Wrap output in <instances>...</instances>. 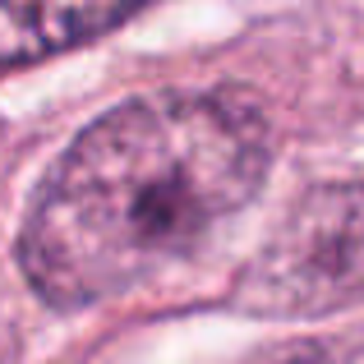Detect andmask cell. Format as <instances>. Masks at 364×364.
<instances>
[{
    "label": "cell",
    "mask_w": 364,
    "mask_h": 364,
    "mask_svg": "<svg viewBox=\"0 0 364 364\" xmlns=\"http://www.w3.org/2000/svg\"><path fill=\"white\" fill-rule=\"evenodd\" d=\"M267 171L272 124L249 92L129 97L51 161L18 231V267L60 314L120 300L231 226Z\"/></svg>",
    "instance_id": "1"
},
{
    "label": "cell",
    "mask_w": 364,
    "mask_h": 364,
    "mask_svg": "<svg viewBox=\"0 0 364 364\" xmlns=\"http://www.w3.org/2000/svg\"><path fill=\"white\" fill-rule=\"evenodd\" d=\"M360 282V198L355 185H328L300 198L235 300L258 314H323L355 300Z\"/></svg>",
    "instance_id": "2"
},
{
    "label": "cell",
    "mask_w": 364,
    "mask_h": 364,
    "mask_svg": "<svg viewBox=\"0 0 364 364\" xmlns=\"http://www.w3.org/2000/svg\"><path fill=\"white\" fill-rule=\"evenodd\" d=\"M148 5L152 0H0V70L88 46Z\"/></svg>",
    "instance_id": "3"
},
{
    "label": "cell",
    "mask_w": 364,
    "mask_h": 364,
    "mask_svg": "<svg viewBox=\"0 0 364 364\" xmlns=\"http://www.w3.org/2000/svg\"><path fill=\"white\" fill-rule=\"evenodd\" d=\"M282 364H314V360H295V355H286V360H282Z\"/></svg>",
    "instance_id": "4"
}]
</instances>
